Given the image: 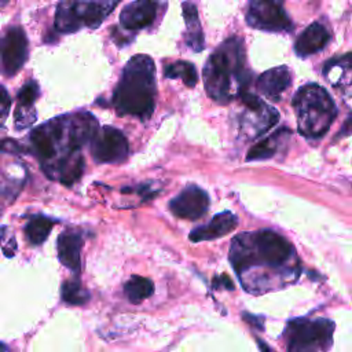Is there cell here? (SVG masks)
<instances>
[{"label": "cell", "instance_id": "cell-20", "mask_svg": "<svg viewBox=\"0 0 352 352\" xmlns=\"http://www.w3.org/2000/svg\"><path fill=\"white\" fill-rule=\"evenodd\" d=\"M283 132H285V129H279L274 135H271L270 138L263 139L257 144H254L249 150V153L246 155V161H258V160L271 158L275 154L276 148H278V142H279V138Z\"/></svg>", "mask_w": 352, "mask_h": 352}, {"label": "cell", "instance_id": "cell-26", "mask_svg": "<svg viewBox=\"0 0 352 352\" xmlns=\"http://www.w3.org/2000/svg\"><path fill=\"white\" fill-rule=\"evenodd\" d=\"M21 147L12 142V140H0V151H7V153H18Z\"/></svg>", "mask_w": 352, "mask_h": 352}, {"label": "cell", "instance_id": "cell-4", "mask_svg": "<svg viewBox=\"0 0 352 352\" xmlns=\"http://www.w3.org/2000/svg\"><path fill=\"white\" fill-rule=\"evenodd\" d=\"M121 0H60L55 14L59 33H74L81 28L96 29Z\"/></svg>", "mask_w": 352, "mask_h": 352}, {"label": "cell", "instance_id": "cell-10", "mask_svg": "<svg viewBox=\"0 0 352 352\" xmlns=\"http://www.w3.org/2000/svg\"><path fill=\"white\" fill-rule=\"evenodd\" d=\"M158 0H135L126 4L120 14V23L126 30H139L155 19Z\"/></svg>", "mask_w": 352, "mask_h": 352}, {"label": "cell", "instance_id": "cell-1", "mask_svg": "<svg viewBox=\"0 0 352 352\" xmlns=\"http://www.w3.org/2000/svg\"><path fill=\"white\" fill-rule=\"evenodd\" d=\"M248 80L249 74L245 70L243 40L230 37L214 50L205 63V89L213 100L228 103L246 91Z\"/></svg>", "mask_w": 352, "mask_h": 352}, {"label": "cell", "instance_id": "cell-22", "mask_svg": "<svg viewBox=\"0 0 352 352\" xmlns=\"http://www.w3.org/2000/svg\"><path fill=\"white\" fill-rule=\"evenodd\" d=\"M36 121V111L33 106L18 104L15 110V128L23 129Z\"/></svg>", "mask_w": 352, "mask_h": 352}, {"label": "cell", "instance_id": "cell-3", "mask_svg": "<svg viewBox=\"0 0 352 352\" xmlns=\"http://www.w3.org/2000/svg\"><path fill=\"white\" fill-rule=\"evenodd\" d=\"M293 106L298 131L307 138L323 136L337 114L327 91L316 84L302 85L293 98Z\"/></svg>", "mask_w": 352, "mask_h": 352}, {"label": "cell", "instance_id": "cell-15", "mask_svg": "<svg viewBox=\"0 0 352 352\" xmlns=\"http://www.w3.org/2000/svg\"><path fill=\"white\" fill-rule=\"evenodd\" d=\"M183 16L187 26L186 43L192 51L199 52L204 50V33L201 29V22L198 18V11L195 6L190 1L183 3Z\"/></svg>", "mask_w": 352, "mask_h": 352}, {"label": "cell", "instance_id": "cell-9", "mask_svg": "<svg viewBox=\"0 0 352 352\" xmlns=\"http://www.w3.org/2000/svg\"><path fill=\"white\" fill-rule=\"evenodd\" d=\"M208 208H209L208 194L202 188L194 184L187 186L179 195H176L169 202L170 212L175 216L180 219H187V220L199 219L206 213Z\"/></svg>", "mask_w": 352, "mask_h": 352}, {"label": "cell", "instance_id": "cell-11", "mask_svg": "<svg viewBox=\"0 0 352 352\" xmlns=\"http://www.w3.org/2000/svg\"><path fill=\"white\" fill-rule=\"evenodd\" d=\"M238 224V219L232 212H221L213 216V219L201 227L194 228L190 232V239L192 242H201V241H210L220 236L227 235L232 230H235Z\"/></svg>", "mask_w": 352, "mask_h": 352}, {"label": "cell", "instance_id": "cell-12", "mask_svg": "<svg viewBox=\"0 0 352 352\" xmlns=\"http://www.w3.org/2000/svg\"><path fill=\"white\" fill-rule=\"evenodd\" d=\"M290 82H292L290 70L286 66H278L264 72L257 78L256 88L264 96L272 100H279L280 94L290 85Z\"/></svg>", "mask_w": 352, "mask_h": 352}, {"label": "cell", "instance_id": "cell-25", "mask_svg": "<svg viewBox=\"0 0 352 352\" xmlns=\"http://www.w3.org/2000/svg\"><path fill=\"white\" fill-rule=\"evenodd\" d=\"M10 106H11V99L7 94V91L4 89V87L0 85V125L7 118V114L10 111Z\"/></svg>", "mask_w": 352, "mask_h": 352}, {"label": "cell", "instance_id": "cell-23", "mask_svg": "<svg viewBox=\"0 0 352 352\" xmlns=\"http://www.w3.org/2000/svg\"><path fill=\"white\" fill-rule=\"evenodd\" d=\"M37 96H38L37 82L36 81H29L18 92V104H21V106H33Z\"/></svg>", "mask_w": 352, "mask_h": 352}, {"label": "cell", "instance_id": "cell-6", "mask_svg": "<svg viewBox=\"0 0 352 352\" xmlns=\"http://www.w3.org/2000/svg\"><path fill=\"white\" fill-rule=\"evenodd\" d=\"M246 22L254 29L267 32L293 29V23L283 10L280 0H250Z\"/></svg>", "mask_w": 352, "mask_h": 352}, {"label": "cell", "instance_id": "cell-21", "mask_svg": "<svg viewBox=\"0 0 352 352\" xmlns=\"http://www.w3.org/2000/svg\"><path fill=\"white\" fill-rule=\"evenodd\" d=\"M62 298L70 305H84L89 300V293L78 280H66L62 285Z\"/></svg>", "mask_w": 352, "mask_h": 352}, {"label": "cell", "instance_id": "cell-18", "mask_svg": "<svg viewBox=\"0 0 352 352\" xmlns=\"http://www.w3.org/2000/svg\"><path fill=\"white\" fill-rule=\"evenodd\" d=\"M124 292L131 302L139 304L140 301L148 298L153 294L154 285L148 278L132 275V278L125 283Z\"/></svg>", "mask_w": 352, "mask_h": 352}, {"label": "cell", "instance_id": "cell-27", "mask_svg": "<svg viewBox=\"0 0 352 352\" xmlns=\"http://www.w3.org/2000/svg\"><path fill=\"white\" fill-rule=\"evenodd\" d=\"M0 352H7V348L0 342Z\"/></svg>", "mask_w": 352, "mask_h": 352}, {"label": "cell", "instance_id": "cell-24", "mask_svg": "<svg viewBox=\"0 0 352 352\" xmlns=\"http://www.w3.org/2000/svg\"><path fill=\"white\" fill-rule=\"evenodd\" d=\"M11 232L8 231L7 227H0V245L3 248V252L4 254L7 256H12L15 249H16V245L15 242H7V236L10 235Z\"/></svg>", "mask_w": 352, "mask_h": 352}, {"label": "cell", "instance_id": "cell-19", "mask_svg": "<svg viewBox=\"0 0 352 352\" xmlns=\"http://www.w3.org/2000/svg\"><path fill=\"white\" fill-rule=\"evenodd\" d=\"M164 77L180 78L190 88H192L198 81V74L194 65L186 60H176L173 63H166L164 66Z\"/></svg>", "mask_w": 352, "mask_h": 352}, {"label": "cell", "instance_id": "cell-17", "mask_svg": "<svg viewBox=\"0 0 352 352\" xmlns=\"http://www.w3.org/2000/svg\"><path fill=\"white\" fill-rule=\"evenodd\" d=\"M55 221L50 217L45 216H33L26 227H25V234L29 239L30 243L33 245H41L50 235Z\"/></svg>", "mask_w": 352, "mask_h": 352}, {"label": "cell", "instance_id": "cell-2", "mask_svg": "<svg viewBox=\"0 0 352 352\" xmlns=\"http://www.w3.org/2000/svg\"><path fill=\"white\" fill-rule=\"evenodd\" d=\"M155 66L150 56H132L122 70L113 95V106L118 116H133L146 120L155 103Z\"/></svg>", "mask_w": 352, "mask_h": 352}, {"label": "cell", "instance_id": "cell-16", "mask_svg": "<svg viewBox=\"0 0 352 352\" xmlns=\"http://www.w3.org/2000/svg\"><path fill=\"white\" fill-rule=\"evenodd\" d=\"M323 76L333 85L349 84V77H351L349 54L329 59L323 66Z\"/></svg>", "mask_w": 352, "mask_h": 352}, {"label": "cell", "instance_id": "cell-8", "mask_svg": "<svg viewBox=\"0 0 352 352\" xmlns=\"http://www.w3.org/2000/svg\"><path fill=\"white\" fill-rule=\"evenodd\" d=\"M28 58V38L19 26L10 28L0 38V66L7 77L16 74Z\"/></svg>", "mask_w": 352, "mask_h": 352}, {"label": "cell", "instance_id": "cell-28", "mask_svg": "<svg viewBox=\"0 0 352 352\" xmlns=\"http://www.w3.org/2000/svg\"><path fill=\"white\" fill-rule=\"evenodd\" d=\"M10 0H0V6H4V4H7Z\"/></svg>", "mask_w": 352, "mask_h": 352}, {"label": "cell", "instance_id": "cell-7", "mask_svg": "<svg viewBox=\"0 0 352 352\" xmlns=\"http://www.w3.org/2000/svg\"><path fill=\"white\" fill-rule=\"evenodd\" d=\"M89 144L94 160L100 164L124 161L129 151L124 133L109 125L98 128Z\"/></svg>", "mask_w": 352, "mask_h": 352}, {"label": "cell", "instance_id": "cell-14", "mask_svg": "<svg viewBox=\"0 0 352 352\" xmlns=\"http://www.w3.org/2000/svg\"><path fill=\"white\" fill-rule=\"evenodd\" d=\"M81 246H82V239L77 232L65 231L58 236V242H56L58 258L65 267H67L74 272H78L81 267V260H80Z\"/></svg>", "mask_w": 352, "mask_h": 352}, {"label": "cell", "instance_id": "cell-5", "mask_svg": "<svg viewBox=\"0 0 352 352\" xmlns=\"http://www.w3.org/2000/svg\"><path fill=\"white\" fill-rule=\"evenodd\" d=\"M334 323L329 319H296L287 324V352H326Z\"/></svg>", "mask_w": 352, "mask_h": 352}, {"label": "cell", "instance_id": "cell-13", "mask_svg": "<svg viewBox=\"0 0 352 352\" xmlns=\"http://www.w3.org/2000/svg\"><path fill=\"white\" fill-rule=\"evenodd\" d=\"M329 40H330L329 30L319 22H314L298 36L294 44V51L298 56L305 58L324 48Z\"/></svg>", "mask_w": 352, "mask_h": 352}]
</instances>
